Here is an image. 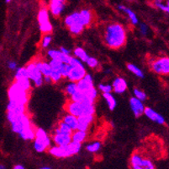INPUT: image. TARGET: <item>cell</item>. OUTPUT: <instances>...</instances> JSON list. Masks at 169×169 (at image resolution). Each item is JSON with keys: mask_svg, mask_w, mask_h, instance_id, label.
Here are the masks:
<instances>
[{"mask_svg": "<svg viewBox=\"0 0 169 169\" xmlns=\"http://www.w3.org/2000/svg\"><path fill=\"white\" fill-rule=\"evenodd\" d=\"M50 76L52 78L53 83H58L63 79V76H62L61 71L56 70V69H52V74H51Z\"/></svg>", "mask_w": 169, "mask_h": 169, "instance_id": "d590c367", "label": "cell"}, {"mask_svg": "<svg viewBox=\"0 0 169 169\" xmlns=\"http://www.w3.org/2000/svg\"><path fill=\"white\" fill-rule=\"evenodd\" d=\"M8 96H9V101H14L20 104L27 105L30 95H29V91L23 89L17 82L14 81L9 86L8 90Z\"/></svg>", "mask_w": 169, "mask_h": 169, "instance_id": "277c9868", "label": "cell"}, {"mask_svg": "<svg viewBox=\"0 0 169 169\" xmlns=\"http://www.w3.org/2000/svg\"><path fill=\"white\" fill-rule=\"evenodd\" d=\"M35 131L36 129H35L34 126H31L20 133L19 136L25 140H32L35 138Z\"/></svg>", "mask_w": 169, "mask_h": 169, "instance_id": "484cf974", "label": "cell"}, {"mask_svg": "<svg viewBox=\"0 0 169 169\" xmlns=\"http://www.w3.org/2000/svg\"><path fill=\"white\" fill-rule=\"evenodd\" d=\"M0 169H5V167H4V166H3V165H1V166H0Z\"/></svg>", "mask_w": 169, "mask_h": 169, "instance_id": "816d5d0a", "label": "cell"}, {"mask_svg": "<svg viewBox=\"0 0 169 169\" xmlns=\"http://www.w3.org/2000/svg\"><path fill=\"white\" fill-rule=\"evenodd\" d=\"M40 169H52V168H50V167H41Z\"/></svg>", "mask_w": 169, "mask_h": 169, "instance_id": "f907efd6", "label": "cell"}, {"mask_svg": "<svg viewBox=\"0 0 169 169\" xmlns=\"http://www.w3.org/2000/svg\"><path fill=\"white\" fill-rule=\"evenodd\" d=\"M25 113H26V105L17 103L14 101H9L7 106V119L9 122L16 116Z\"/></svg>", "mask_w": 169, "mask_h": 169, "instance_id": "7c38bea8", "label": "cell"}, {"mask_svg": "<svg viewBox=\"0 0 169 169\" xmlns=\"http://www.w3.org/2000/svg\"><path fill=\"white\" fill-rule=\"evenodd\" d=\"M101 148V143L99 141H94L90 143L86 146V150L91 153H95L98 151Z\"/></svg>", "mask_w": 169, "mask_h": 169, "instance_id": "836d02e7", "label": "cell"}, {"mask_svg": "<svg viewBox=\"0 0 169 169\" xmlns=\"http://www.w3.org/2000/svg\"><path fill=\"white\" fill-rule=\"evenodd\" d=\"M153 5L157 9H159L164 12H167V5L166 3H163V0H154Z\"/></svg>", "mask_w": 169, "mask_h": 169, "instance_id": "7bdbcfd3", "label": "cell"}, {"mask_svg": "<svg viewBox=\"0 0 169 169\" xmlns=\"http://www.w3.org/2000/svg\"><path fill=\"white\" fill-rule=\"evenodd\" d=\"M60 50H61V52L65 53V54H70L71 53V51L68 48H66L64 47H60Z\"/></svg>", "mask_w": 169, "mask_h": 169, "instance_id": "bcb514c9", "label": "cell"}, {"mask_svg": "<svg viewBox=\"0 0 169 169\" xmlns=\"http://www.w3.org/2000/svg\"><path fill=\"white\" fill-rule=\"evenodd\" d=\"M51 145V139L48 134L41 128H38L35 131L34 148L37 152H44Z\"/></svg>", "mask_w": 169, "mask_h": 169, "instance_id": "ba28073f", "label": "cell"}, {"mask_svg": "<svg viewBox=\"0 0 169 169\" xmlns=\"http://www.w3.org/2000/svg\"><path fill=\"white\" fill-rule=\"evenodd\" d=\"M133 93H134V96H135L136 98H138L139 100H141V101H144L146 100V94L141 90L140 88H134L133 90Z\"/></svg>", "mask_w": 169, "mask_h": 169, "instance_id": "8d00e7d4", "label": "cell"}, {"mask_svg": "<svg viewBox=\"0 0 169 169\" xmlns=\"http://www.w3.org/2000/svg\"><path fill=\"white\" fill-rule=\"evenodd\" d=\"M54 132H61V133H65V134H70L72 135L73 130L68 126L67 123L63 122L62 120L59 121V123H57V125L54 129Z\"/></svg>", "mask_w": 169, "mask_h": 169, "instance_id": "f1b7e54d", "label": "cell"}, {"mask_svg": "<svg viewBox=\"0 0 169 169\" xmlns=\"http://www.w3.org/2000/svg\"><path fill=\"white\" fill-rule=\"evenodd\" d=\"M77 91H78V88H77V82H73V81H70L65 87V93L69 97H71L72 96L77 92Z\"/></svg>", "mask_w": 169, "mask_h": 169, "instance_id": "f546056e", "label": "cell"}, {"mask_svg": "<svg viewBox=\"0 0 169 169\" xmlns=\"http://www.w3.org/2000/svg\"><path fill=\"white\" fill-rule=\"evenodd\" d=\"M88 136V131H83V130H74L72 134V141L78 142V143H83L86 140Z\"/></svg>", "mask_w": 169, "mask_h": 169, "instance_id": "d4e9b609", "label": "cell"}, {"mask_svg": "<svg viewBox=\"0 0 169 169\" xmlns=\"http://www.w3.org/2000/svg\"><path fill=\"white\" fill-rule=\"evenodd\" d=\"M26 69L28 71L30 80L34 82V85L36 87L42 86L44 82V76L42 73L40 72V69L38 68L35 60L30 62L26 65Z\"/></svg>", "mask_w": 169, "mask_h": 169, "instance_id": "8fae6325", "label": "cell"}, {"mask_svg": "<svg viewBox=\"0 0 169 169\" xmlns=\"http://www.w3.org/2000/svg\"><path fill=\"white\" fill-rule=\"evenodd\" d=\"M49 152L51 155H52L53 157H57V158H65V157H69L71 156H73V154L72 152L70 145H56L52 146L50 148Z\"/></svg>", "mask_w": 169, "mask_h": 169, "instance_id": "4fadbf2b", "label": "cell"}, {"mask_svg": "<svg viewBox=\"0 0 169 169\" xmlns=\"http://www.w3.org/2000/svg\"><path fill=\"white\" fill-rule=\"evenodd\" d=\"M144 114L146 117L151 121H153L155 123H158V124H164L165 123V118L162 116L160 113H158L157 111L151 108H146L144 112Z\"/></svg>", "mask_w": 169, "mask_h": 169, "instance_id": "ac0fdd59", "label": "cell"}, {"mask_svg": "<svg viewBox=\"0 0 169 169\" xmlns=\"http://www.w3.org/2000/svg\"><path fill=\"white\" fill-rule=\"evenodd\" d=\"M38 68L40 69V72L42 73L43 76H50L52 72V68L49 62L42 61V60H35Z\"/></svg>", "mask_w": 169, "mask_h": 169, "instance_id": "603a6c76", "label": "cell"}, {"mask_svg": "<svg viewBox=\"0 0 169 169\" xmlns=\"http://www.w3.org/2000/svg\"><path fill=\"white\" fill-rule=\"evenodd\" d=\"M130 107L135 117H141L142 114H144L146 108L143 104V101L136 98L135 96H132L130 99Z\"/></svg>", "mask_w": 169, "mask_h": 169, "instance_id": "9a60e30c", "label": "cell"}, {"mask_svg": "<svg viewBox=\"0 0 169 169\" xmlns=\"http://www.w3.org/2000/svg\"><path fill=\"white\" fill-rule=\"evenodd\" d=\"M49 63L52 68V69H56V70H60L63 64V63L58 59H50Z\"/></svg>", "mask_w": 169, "mask_h": 169, "instance_id": "60d3db41", "label": "cell"}, {"mask_svg": "<svg viewBox=\"0 0 169 169\" xmlns=\"http://www.w3.org/2000/svg\"><path fill=\"white\" fill-rule=\"evenodd\" d=\"M127 69H128V70L130 71L132 74H134L135 76H137L138 78H144V73H143V71L138 68L137 66H135V64H127Z\"/></svg>", "mask_w": 169, "mask_h": 169, "instance_id": "4dcf8cb0", "label": "cell"}, {"mask_svg": "<svg viewBox=\"0 0 169 169\" xmlns=\"http://www.w3.org/2000/svg\"><path fill=\"white\" fill-rule=\"evenodd\" d=\"M86 64L89 68L93 69H98V68L99 67V64H98V60H97L95 58H93V57H90V56H89V59L87 60Z\"/></svg>", "mask_w": 169, "mask_h": 169, "instance_id": "ab89813d", "label": "cell"}, {"mask_svg": "<svg viewBox=\"0 0 169 169\" xmlns=\"http://www.w3.org/2000/svg\"><path fill=\"white\" fill-rule=\"evenodd\" d=\"M44 81H45L46 83H51V82H52V78H51V76L44 77Z\"/></svg>", "mask_w": 169, "mask_h": 169, "instance_id": "7dc6e473", "label": "cell"}, {"mask_svg": "<svg viewBox=\"0 0 169 169\" xmlns=\"http://www.w3.org/2000/svg\"><path fill=\"white\" fill-rule=\"evenodd\" d=\"M11 1H12V0H5V2H6V3H10Z\"/></svg>", "mask_w": 169, "mask_h": 169, "instance_id": "f5cc1de1", "label": "cell"}, {"mask_svg": "<svg viewBox=\"0 0 169 169\" xmlns=\"http://www.w3.org/2000/svg\"><path fill=\"white\" fill-rule=\"evenodd\" d=\"M77 88L78 91H86L88 90L91 89L93 87V79L91 74H87L83 79L77 81Z\"/></svg>", "mask_w": 169, "mask_h": 169, "instance_id": "d6986e66", "label": "cell"}, {"mask_svg": "<svg viewBox=\"0 0 169 169\" xmlns=\"http://www.w3.org/2000/svg\"><path fill=\"white\" fill-rule=\"evenodd\" d=\"M47 56L50 59H58L62 61L63 64H70L72 60V57L70 54H65L61 52L60 49H50L47 51Z\"/></svg>", "mask_w": 169, "mask_h": 169, "instance_id": "2e32d148", "label": "cell"}, {"mask_svg": "<svg viewBox=\"0 0 169 169\" xmlns=\"http://www.w3.org/2000/svg\"><path fill=\"white\" fill-rule=\"evenodd\" d=\"M130 166L132 169H155L153 162L139 152L132 154L130 157Z\"/></svg>", "mask_w": 169, "mask_h": 169, "instance_id": "9c48e42d", "label": "cell"}, {"mask_svg": "<svg viewBox=\"0 0 169 169\" xmlns=\"http://www.w3.org/2000/svg\"><path fill=\"white\" fill-rule=\"evenodd\" d=\"M64 108L67 113L72 114L77 118L81 117V116L95 114L94 104L83 103V102H79V101H72L70 99L66 102Z\"/></svg>", "mask_w": 169, "mask_h": 169, "instance_id": "7a4b0ae2", "label": "cell"}, {"mask_svg": "<svg viewBox=\"0 0 169 169\" xmlns=\"http://www.w3.org/2000/svg\"><path fill=\"white\" fill-rule=\"evenodd\" d=\"M73 54L76 58L80 59L81 61H83V63H86L87 60L89 58V55L87 53L86 51L83 49V47H77L73 50Z\"/></svg>", "mask_w": 169, "mask_h": 169, "instance_id": "83f0119b", "label": "cell"}, {"mask_svg": "<svg viewBox=\"0 0 169 169\" xmlns=\"http://www.w3.org/2000/svg\"><path fill=\"white\" fill-rule=\"evenodd\" d=\"M93 20V12L90 9H84L80 12H74L65 18L64 23L68 27L73 24H80L84 27L91 25Z\"/></svg>", "mask_w": 169, "mask_h": 169, "instance_id": "3957f363", "label": "cell"}, {"mask_svg": "<svg viewBox=\"0 0 169 169\" xmlns=\"http://www.w3.org/2000/svg\"><path fill=\"white\" fill-rule=\"evenodd\" d=\"M103 97L107 102L109 109L110 111H114L116 108L117 102L114 96L112 95V93H103Z\"/></svg>", "mask_w": 169, "mask_h": 169, "instance_id": "4316f807", "label": "cell"}, {"mask_svg": "<svg viewBox=\"0 0 169 169\" xmlns=\"http://www.w3.org/2000/svg\"><path fill=\"white\" fill-rule=\"evenodd\" d=\"M105 44L111 49H120L126 45L127 33L123 25L112 22L105 25L103 31Z\"/></svg>", "mask_w": 169, "mask_h": 169, "instance_id": "6da1fadb", "label": "cell"}, {"mask_svg": "<svg viewBox=\"0 0 169 169\" xmlns=\"http://www.w3.org/2000/svg\"><path fill=\"white\" fill-rule=\"evenodd\" d=\"M69 31L73 35H79L83 32V29H84V26L80 24H73L71 26H69Z\"/></svg>", "mask_w": 169, "mask_h": 169, "instance_id": "e575fe53", "label": "cell"}, {"mask_svg": "<svg viewBox=\"0 0 169 169\" xmlns=\"http://www.w3.org/2000/svg\"><path fill=\"white\" fill-rule=\"evenodd\" d=\"M14 78H15V80L23 79V78H29V74H28V71L27 69H26V67L18 68V69H16ZM29 79H30V78H29Z\"/></svg>", "mask_w": 169, "mask_h": 169, "instance_id": "d6a6232c", "label": "cell"}, {"mask_svg": "<svg viewBox=\"0 0 169 169\" xmlns=\"http://www.w3.org/2000/svg\"><path fill=\"white\" fill-rule=\"evenodd\" d=\"M14 169H25L24 167L22 166V165H16L14 167Z\"/></svg>", "mask_w": 169, "mask_h": 169, "instance_id": "c3c4849f", "label": "cell"}, {"mask_svg": "<svg viewBox=\"0 0 169 169\" xmlns=\"http://www.w3.org/2000/svg\"><path fill=\"white\" fill-rule=\"evenodd\" d=\"M113 90L117 94H122L127 90V82L121 77H116L112 83Z\"/></svg>", "mask_w": 169, "mask_h": 169, "instance_id": "44dd1931", "label": "cell"}, {"mask_svg": "<svg viewBox=\"0 0 169 169\" xmlns=\"http://www.w3.org/2000/svg\"><path fill=\"white\" fill-rule=\"evenodd\" d=\"M67 0H50L49 9L52 15L55 17H58L62 15L66 6Z\"/></svg>", "mask_w": 169, "mask_h": 169, "instance_id": "5bb4252c", "label": "cell"}, {"mask_svg": "<svg viewBox=\"0 0 169 169\" xmlns=\"http://www.w3.org/2000/svg\"><path fill=\"white\" fill-rule=\"evenodd\" d=\"M38 23L40 31L43 34H50L52 31V25L49 19V11L46 7H41L38 13Z\"/></svg>", "mask_w": 169, "mask_h": 169, "instance_id": "30bf717a", "label": "cell"}, {"mask_svg": "<svg viewBox=\"0 0 169 169\" xmlns=\"http://www.w3.org/2000/svg\"><path fill=\"white\" fill-rule=\"evenodd\" d=\"M151 69L154 73L160 75L169 74V57L163 56L156 59H151L149 62Z\"/></svg>", "mask_w": 169, "mask_h": 169, "instance_id": "8992f818", "label": "cell"}, {"mask_svg": "<svg viewBox=\"0 0 169 169\" xmlns=\"http://www.w3.org/2000/svg\"><path fill=\"white\" fill-rule=\"evenodd\" d=\"M8 67L9 69L11 70H16L18 67H17V64L14 61H9L8 62Z\"/></svg>", "mask_w": 169, "mask_h": 169, "instance_id": "f6af8a7d", "label": "cell"}, {"mask_svg": "<svg viewBox=\"0 0 169 169\" xmlns=\"http://www.w3.org/2000/svg\"><path fill=\"white\" fill-rule=\"evenodd\" d=\"M52 41V36L50 34H45V36L43 37L42 40H41V42H40V46L42 48H47L50 46Z\"/></svg>", "mask_w": 169, "mask_h": 169, "instance_id": "74e56055", "label": "cell"}, {"mask_svg": "<svg viewBox=\"0 0 169 169\" xmlns=\"http://www.w3.org/2000/svg\"><path fill=\"white\" fill-rule=\"evenodd\" d=\"M53 141L56 145H68L72 141V135L70 134H65L61 132H54L53 135Z\"/></svg>", "mask_w": 169, "mask_h": 169, "instance_id": "e0dca14e", "label": "cell"}, {"mask_svg": "<svg viewBox=\"0 0 169 169\" xmlns=\"http://www.w3.org/2000/svg\"><path fill=\"white\" fill-rule=\"evenodd\" d=\"M118 9H120V11H122V12H124L125 14H126V15L128 16L129 20H130V22H131V24H132L133 25H138V18H137V16H136V15L135 14V12H133V10H131V9H129V8H127V7L124 6V5H119V6H118Z\"/></svg>", "mask_w": 169, "mask_h": 169, "instance_id": "cb8c5ba5", "label": "cell"}, {"mask_svg": "<svg viewBox=\"0 0 169 169\" xmlns=\"http://www.w3.org/2000/svg\"><path fill=\"white\" fill-rule=\"evenodd\" d=\"M94 120V115H87V116H81L78 118V124L77 129L88 131L91 123Z\"/></svg>", "mask_w": 169, "mask_h": 169, "instance_id": "ffe728a7", "label": "cell"}, {"mask_svg": "<svg viewBox=\"0 0 169 169\" xmlns=\"http://www.w3.org/2000/svg\"><path fill=\"white\" fill-rule=\"evenodd\" d=\"M83 61H81L80 59H78L76 57L72 58L71 62L69 64L71 65V71L68 77V79L70 81L77 82L83 79L84 76L86 75V69L83 64Z\"/></svg>", "mask_w": 169, "mask_h": 169, "instance_id": "5b68a950", "label": "cell"}, {"mask_svg": "<svg viewBox=\"0 0 169 169\" xmlns=\"http://www.w3.org/2000/svg\"><path fill=\"white\" fill-rule=\"evenodd\" d=\"M60 71H61L63 78H68V75H69V73L71 71V65L69 64H63Z\"/></svg>", "mask_w": 169, "mask_h": 169, "instance_id": "b9f144b4", "label": "cell"}, {"mask_svg": "<svg viewBox=\"0 0 169 169\" xmlns=\"http://www.w3.org/2000/svg\"><path fill=\"white\" fill-rule=\"evenodd\" d=\"M166 5H167V13H168L169 14V0H167Z\"/></svg>", "mask_w": 169, "mask_h": 169, "instance_id": "681fc988", "label": "cell"}, {"mask_svg": "<svg viewBox=\"0 0 169 169\" xmlns=\"http://www.w3.org/2000/svg\"><path fill=\"white\" fill-rule=\"evenodd\" d=\"M139 30H140V32L142 34V36H144V37H146L148 34V31H149V28L146 24L144 23H142V24H140V26H139Z\"/></svg>", "mask_w": 169, "mask_h": 169, "instance_id": "ee69618b", "label": "cell"}, {"mask_svg": "<svg viewBox=\"0 0 169 169\" xmlns=\"http://www.w3.org/2000/svg\"><path fill=\"white\" fill-rule=\"evenodd\" d=\"M9 123L11 124V129L13 131L19 135L23 132L25 129L33 126L30 116L26 113L16 116L12 120H10Z\"/></svg>", "mask_w": 169, "mask_h": 169, "instance_id": "52a82bcc", "label": "cell"}, {"mask_svg": "<svg viewBox=\"0 0 169 169\" xmlns=\"http://www.w3.org/2000/svg\"><path fill=\"white\" fill-rule=\"evenodd\" d=\"M15 82H17L23 89L27 91H30V90L31 89V80L29 78H23V79L15 80Z\"/></svg>", "mask_w": 169, "mask_h": 169, "instance_id": "1f68e13d", "label": "cell"}, {"mask_svg": "<svg viewBox=\"0 0 169 169\" xmlns=\"http://www.w3.org/2000/svg\"><path fill=\"white\" fill-rule=\"evenodd\" d=\"M98 90L101 91L102 93H111L113 91V86L109 84H99L98 86Z\"/></svg>", "mask_w": 169, "mask_h": 169, "instance_id": "f35d334b", "label": "cell"}, {"mask_svg": "<svg viewBox=\"0 0 169 169\" xmlns=\"http://www.w3.org/2000/svg\"><path fill=\"white\" fill-rule=\"evenodd\" d=\"M62 120L63 122L68 124V126L70 127L72 130H77V124H78V118L74 116L71 113H67L63 115Z\"/></svg>", "mask_w": 169, "mask_h": 169, "instance_id": "7402d4cb", "label": "cell"}]
</instances>
